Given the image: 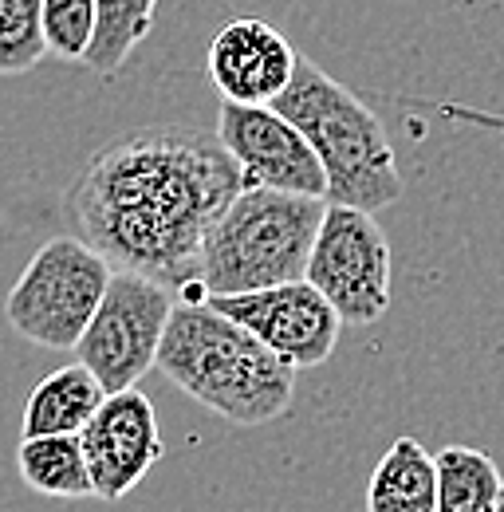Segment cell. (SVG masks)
<instances>
[{
  "mask_svg": "<svg viewBox=\"0 0 504 512\" xmlns=\"http://www.w3.org/2000/svg\"><path fill=\"white\" fill-rule=\"evenodd\" d=\"M245 190L217 134L146 127L107 142L67 193V221L111 268L193 300L205 233Z\"/></svg>",
  "mask_w": 504,
  "mask_h": 512,
  "instance_id": "6da1fadb",
  "label": "cell"
},
{
  "mask_svg": "<svg viewBox=\"0 0 504 512\" xmlns=\"http://www.w3.org/2000/svg\"><path fill=\"white\" fill-rule=\"evenodd\" d=\"M154 367L233 426H264L292 410L296 367L209 300L174 304Z\"/></svg>",
  "mask_w": 504,
  "mask_h": 512,
  "instance_id": "7a4b0ae2",
  "label": "cell"
},
{
  "mask_svg": "<svg viewBox=\"0 0 504 512\" xmlns=\"http://www.w3.org/2000/svg\"><path fill=\"white\" fill-rule=\"evenodd\" d=\"M272 107L308 138L323 166L331 205L378 213L402 197L406 182L394 162L386 127L351 87L300 56L288 87L272 99Z\"/></svg>",
  "mask_w": 504,
  "mask_h": 512,
  "instance_id": "3957f363",
  "label": "cell"
},
{
  "mask_svg": "<svg viewBox=\"0 0 504 512\" xmlns=\"http://www.w3.org/2000/svg\"><path fill=\"white\" fill-rule=\"evenodd\" d=\"M327 197L245 186L205 233L193 300L304 280Z\"/></svg>",
  "mask_w": 504,
  "mask_h": 512,
  "instance_id": "277c9868",
  "label": "cell"
},
{
  "mask_svg": "<svg viewBox=\"0 0 504 512\" xmlns=\"http://www.w3.org/2000/svg\"><path fill=\"white\" fill-rule=\"evenodd\" d=\"M111 272L115 268L83 237H52L24 264L20 280L4 296V320L36 347L75 351L107 292Z\"/></svg>",
  "mask_w": 504,
  "mask_h": 512,
  "instance_id": "5b68a950",
  "label": "cell"
},
{
  "mask_svg": "<svg viewBox=\"0 0 504 512\" xmlns=\"http://www.w3.org/2000/svg\"><path fill=\"white\" fill-rule=\"evenodd\" d=\"M174 304V288L115 268L95 316L75 343V359L99 379L107 394L138 386V379L150 375L158 363V347Z\"/></svg>",
  "mask_w": 504,
  "mask_h": 512,
  "instance_id": "8992f818",
  "label": "cell"
},
{
  "mask_svg": "<svg viewBox=\"0 0 504 512\" xmlns=\"http://www.w3.org/2000/svg\"><path fill=\"white\" fill-rule=\"evenodd\" d=\"M304 280L343 323L382 320L390 312V245L375 213L327 201Z\"/></svg>",
  "mask_w": 504,
  "mask_h": 512,
  "instance_id": "52a82bcc",
  "label": "cell"
},
{
  "mask_svg": "<svg viewBox=\"0 0 504 512\" xmlns=\"http://www.w3.org/2000/svg\"><path fill=\"white\" fill-rule=\"evenodd\" d=\"M217 138L229 150V158L241 166L245 186L327 197V178H323V166L308 146V138L272 103H229V99H221Z\"/></svg>",
  "mask_w": 504,
  "mask_h": 512,
  "instance_id": "ba28073f",
  "label": "cell"
},
{
  "mask_svg": "<svg viewBox=\"0 0 504 512\" xmlns=\"http://www.w3.org/2000/svg\"><path fill=\"white\" fill-rule=\"evenodd\" d=\"M205 300L229 320L249 327L264 347H272L296 371L327 363L339 343L343 320L308 280H288L256 292H237V296H205Z\"/></svg>",
  "mask_w": 504,
  "mask_h": 512,
  "instance_id": "9c48e42d",
  "label": "cell"
},
{
  "mask_svg": "<svg viewBox=\"0 0 504 512\" xmlns=\"http://www.w3.org/2000/svg\"><path fill=\"white\" fill-rule=\"evenodd\" d=\"M79 446L99 501H123L166 453L154 402L138 386L115 390L99 402L91 422L79 430Z\"/></svg>",
  "mask_w": 504,
  "mask_h": 512,
  "instance_id": "30bf717a",
  "label": "cell"
},
{
  "mask_svg": "<svg viewBox=\"0 0 504 512\" xmlns=\"http://www.w3.org/2000/svg\"><path fill=\"white\" fill-rule=\"evenodd\" d=\"M300 52L256 16H237L221 24V32L209 44V75L221 99L229 103H272L292 71Z\"/></svg>",
  "mask_w": 504,
  "mask_h": 512,
  "instance_id": "8fae6325",
  "label": "cell"
},
{
  "mask_svg": "<svg viewBox=\"0 0 504 512\" xmlns=\"http://www.w3.org/2000/svg\"><path fill=\"white\" fill-rule=\"evenodd\" d=\"M107 398V390L99 386V379L75 359L60 371H52L44 383L32 386L28 402H24V438L36 434H79L91 414L99 410V402Z\"/></svg>",
  "mask_w": 504,
  "mask_h": 512,
  "instance_id": "7c38bea8",
  "label": "cell"
},
{
  "mask_svg": "<svg viewBox=\"0 0 504 512\" xmlns=\"http://www.w3.org/2000/svg\"><path fill=\"white\" fill-rule=\"evenodd\" d=\"M438 505V469L434 453L410 434L394 438V446L378 457L371 485H367V512H434Z\"/></svg>",
  "mask_w": 504,
  "mask_h": 512,
  "instance_id": "4fadbf2b",
  "label": "cell"
},
{
  "mask_svg": "<svg viewBox=\"0 0 504 512\" xmlns=\"http://www.w3.org/2000/svg\"><path fill=\"white\" fill-rule=\"evenodd\" d=\"M16 469L20 481L52 501H83L95 497L91 469L79 446V434H36L24 438L16 449Z\"/></svg>",
  "mask_w": 504,
  "mask_h": 512,
  "instance_id": "5bb4252c",
  "label": "cell"
},
{
  "mask_svg": "<svg viewBox=\"0 0 504 512\" xmlns=\"http://www.w3.org/2000/svg\"><path fill=\"white\" fill-rule=\"evenodd\" d=\"M434 469H438L434 512H497L504 481L489 453L469 446H445L434 457Z\"/></svg>",
  "mask_w": 504,
  "mask_h": 512,
  "instance_id": "9a60e30c",
  "label": "cell"
},
{
  "mask_svg": "<svg viewBox=\"0 0 504 512\" xmlns=\"http://www.w3.org/2000/svg\"><path fill=\"white\" fill-rule=\"evenodd\" d=\"M154 8L158 0H95V36L83 64L103 79L119 75L134 56V48L150 36Z\"/></svg>",
  "mask_w": 504,
  "mask_h": 512,
  "instance_id": "2e32d148",
  "label": "cell"
},
{
  "mask_svg": "<svg viewBox=\"0 0 504 512\" xmlns=\"http://www.w3.org/2000/svg\"><path fill=\"white\" fill-rule=\"evenodd\" d=\"M40 8L44 0H0V75H24L48 56Z\"/></svg>",
  "mask_w": 504,
  "mask_h": 512,
  "instance_id": "e0dca14e",
  "label": "cell"
},
{
  "mask_svg": "<svg viewBox=\"0 0 504 512\" xmlns=\"http://www.w3.org/2000/svg\"><path fill=\"white\" fill-rule=\"evenodd\" d=\"M44 48L63 64H83L95 36V0H44Z\"/></svg>",
  "mask_w": 504,
  "mask_h": 512,
  "instance_id": "ac0fdd59",
  "label": "cell"
},
{
  "mask_svg": "<svg viewBox=\"0 0 504 512\" xmlns=\"http://www.w3.org/2000/svg\"><path fill=\"white\" fill-rule=\"evenodd\" d=\"M497 512H504V497H501V505H497Z\"/></svg>",
  "mask_w": 504,
  "mask_h": 512,
  "instance_id": "d6986e66",
  "label": "cell"
}]
</instances>
